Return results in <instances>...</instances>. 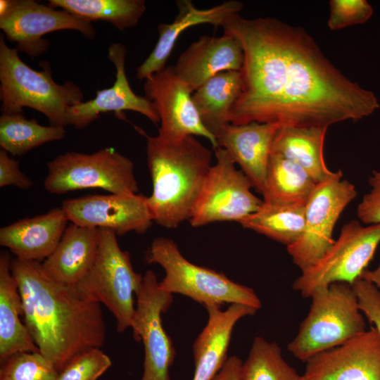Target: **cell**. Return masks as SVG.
<instances>
[{
    "label": "cell",
    "mask_w": 380,
    "mask_h": 380,
    "mask_svg": "<svg viewBox=\"0 0 380 380\" xmlns=\"http://www.w3.org/2000/svg\"><path fill=\"white\" fill-rule=\"evenodd\" d=\"M69 222L61 207L21 219L0 229V245L15 258L43 262L55 250Z\"/></svg>",
    "instance_id": "cell-21"
},
{
    "label": "cell",
    "mask_w": 380,
    "mask_h": 380,
    "mask_svg": "<svg viewBox=\"0 0 380 380\" xmlns=\"http://www.w3.org/2000/svg\"><path fill=\"white\" fill-rule=\"evenodd\" d=\"M309 312L288 350L306 362L313 355L338 346L365 331L366 323L351 284L336 282L316 291Z\"/></svg>",
    "instance_id": "cell-6"
},
{
    "label": "cell",
    "mask_w": 380,
    "mask_h": 380,
    "mask_svg": "<svg viewBox=\"0 0 380 380\" xmlns=\"http://www.w3.org/2000/svg\"><path fill=\"white\" fill-rule=\"evenodd\" d=\"M48 5L87 21L110 23L120 31L135 27L146 9L144 0H49Z\"/></svg>",
    "instance_id": "cell-29"
},
{
    "label": "cell",
    "mask_w": 380,
    "mask_h": 380,
    "mask_svg": "<svg viewBox=\"0 0 380 380\" xmlns=\"http://www.w3.org/2000/svg\"><path fill=\"white\" fill-rule=\"evenodd\" d=\"M214 149L216 162L211 165L189 221L194 227L222 221L239 222L256 212L262 200L251 191L250 179L238 170L227 151Z\"/></svg>",
    "instance_id": "cell-11"
},
{
    "label": "cell",
    "mask_w": 380,
    "mask_h": 380,
    "mask_svg": "<svg viewBox=\"0 0 380 380\" xmlns=\"http://www.w3.org/2000/svg\"><path fill=\"white\" fill-rule=\"evenodd\" d=\"M111 365L110 358L100 348H91L72 357L56 380H96Z\"/></svg>",
    "instance_id": "cell-33"
},
{
    "label": "cell",
    "mask_w": 380,
    "mask_h": 380,
    "mask_svg": "<svg viewBox=\"0 0 380 380\" xmlns=\"http://www.w3.org/2000/svg\"><path fill=\"white\" fill-rule=\"evenodd\" d=\"M65 132V127L42 125L22 113H2L0 117V146L13 156H21L46 143L61 140Z\"/></svg>",
    "instance_id": "cell-30"
},
{
    "label": "cell",
    "mask_w": 380,
    "mask_h": 380,
    "mask_svg": "<svg viewBox=\"0 0 380 380\" xmlns=\"http://www.w3.org/2000/svg\"><path fill=\"white\" fill-rule=\"evenodd\" d=\"M360 311L380 335V291L371 282L359 277L352 284Z\"/></svg>",
    "instance_id": "cell-35"
},
{
    "label": "cell",
    "mask_w": 380,
    "mask_h": 380,
    "mask_svg": "<svg viewBox=\"0 0 380 380\" xmlns=\"http://www.w3.org/2000/svg\"><path fill=\"white\" fill-rule=\"evenodd\" d=\"M328 127L280 126L274 136L272 153L279 154L305 170L317 182L331 175L324 158Z\"/></svg>",
    "instance_id": "cell-25"
},
{
    "label": "cell",
    "mask_w": 380,
    "mask_h": 380,
    "mask_svg": "<svg viewBox=\"0 0 380 380\" xmlns=\"http://www.w3.org/2000/svg\"><path fill=\"white\" fill-rule=\"evenodd\" d=\"M305 206L262 203L239 223L244 228L286 245L296 242L305 227Z\"/></svg>",
    "instance_id": "cell-28"
},
{
    "label": "cell",
    "mask_w": 380,
    "mask_h": 380,
    "mask_svg": "<svg viewBox=\"0 0 380 380\" xmlns=\"http://www.w3.org/2000/svg\"><path fill=\"white\" fill-rule=\"evenodd\" d=\"M44 187L61 195L86 189H101L114 194H136L139 191L132 160L112 147L93 153L69 151L47 163Z\"/></svg>",
    "instance_id": "cell-8"
},
{
    "label": "cell",
    "mask_w": 380,
    "mask_h": 380,
    "mask_svg": "<svg viewBox=\"0 0 380 380\" xmlns=\"http://www.w3.org/2000/svg\"><path fill=\"white\" fill-rule=\"evenodd\" d=\"M360 277L372 283L380 291V262L376 268L373 270L366 269Z\"/></svg>",
    "instance_id": "cell-39"
},
{
    "label": "cell",
    "mask_w": 380,
    "mask_h": 380,
    "mask_svg": "<svg viewBox=\"0 0 380 380\" xmlns=\"http://www.w3.org/2000/svg\"><path fill=\"white\" fill-rule=\"evenodd\" d=\"M146 97L154 105L160 126L157 137L167 142L180 141L190 136L203 137L213 148L215 137L203 125L192 100V91L176 74L174 65L166 66L144 80Z\"/></svg>",
    "instance_id": "cell-14"
},
{
    "label": "cell",
    "mask_w": 380,
    "mask_h": 380,
    "mask_svg": "<svg viewBox=\"0 0 380 380\" xmlns=\"http://www.w3.org/2000/svg\"><path fill=\"white\" fill-rule=\"evenodd\" d=\"M370 189L357 205V216L367 225L380 223V170L373 171L369 178Z\"/></svg>",
    "instance_id": "cell-36"
},
{
    "label": "cell",
    "mask_w": 380,
    "mask_h": 380,
    "mask_svg": "<svg viewBox=\"0 0 380 380\" xmlns=\"http://www.w3.org/2000/svg\"><path fill=\"white\" fill-rule=\"evenodd\" d=\"M146 260L164 270L165 277L158 282L162 291L186 296L205 308L239 303L258 310L261 308V301L253 289L233 281L223 273L189 262L170 239H155Z\"/></svg>",
    "instance_id": "cell-5"
},
{
    "label": "cell",
    "mask_w": 380,
    "mask_h": 380,
    "mask_svg": "<svg viewBox=\"0 0 380 380\" xmlns=\"http://www.w3.org/2000/svg\"><path fill=\"white\" fill-rule=\"evenodd\" d=\"M380 243V223L345 224L337 240L313 265L301 271L292 288L303 298L336 282L353 284L366 270Z\"/></svg>",
    "instance_id": "cell-9"
},
{
    "label": "cell",
    "mask_w": 380,
    "mask_h": 380,
    "mask_svg": "<svg viewBox=\"0 0 380 380\" xmlns=\"http://www.w3.org/2000/svg\"><path fill=\"white\" fill-rule=\"evenodd\" d=\"M135 128L146 139L153 186L147 204L153 221L167 229L177 228L191 216L211 166L212 152L194 136L167 142Z\"/></svg>",
    "instance_id": "cell-3"
},
{
    "label": "cell",
    "mask_w": 380,
    "mask_h": 380,
    "mask_svg": "<svg viewBox=\"0 0 380 380\" xmlns=\"http://www.w3.org/2000/svg\"><path fill=\"white\" fill-rule=\"evenodd\" d=\"M242 87L240 71L232 70L217 74L193 92L192 100L200 118L215 137L230 123V113Z\"/></svg>",
    "instance_id": "cell-26"
},
{
    "label": "cell",
    "mask_w": 380,
    "mask_h": 380,
    "mask_svg": "<svg viewBox=\"0 0 380 380\" xmlns=\"http://www.w3.org/2000/svg\"><path fill=\"white\" fill-rule=\"evenodd\" d=\"M242 363L235 355L228 357L213 380H239Z\"/></svg>",
    "instance_id": "cell-38"
},
{
    "label": "cell",
    "mask_w": 380,
    "mask_h": 380,
    "mask_svg": "<svg viewBox=\"0 0 380 380\" xmlns=\"http://www.w3.org/2000/svg\"><path fill=\"white\" fill-rule=\"evenodd\" d=\"M224 34L241 44L243 87L230 123L327 127L379 108L376 95L337 69L302 27L274 18H229Z\"/></svg>",
    "instance_id": "cell-1"
},
{
    "label": "cell",
    "mask_w": 380,
    "mask_h": 380,
    "mask_svg": "<svg viewBox=\"0 0 380 380\" xmlns=\"http://www.w3.org/2000/svg\"><path fill=\"white\" fill-rule=\"evenodd\" d=\"M327 25L338 30L367 22L373 14L372 6L366 0H331Z\"/></svg>",
    "instance_id": "cell-34"
},
{
    "label": "cell",
    "mask_w": 380,
    "mask_h": 380,
    "mask_svg": "<svg viewBox=\"0 0 380 380\" xmlns=\"http://www.w3.org/2000/svg\"><path fill=\"white\" fill-rule=\"evenodd\" d=\"M127 49L120 43H113L108 48V58L116 69V79L109 88L96 91L94 99L80 102L70 107L67 113V124L76 129H83L107 112H115L122 118V111L141 113L153 124L160 122L159 115L153 103L146 96L136 94L132 89L125 73Z\"/></svg>",
    "instance_id": "cell-17"
},
{
    "label": "cell",
    "mask_w": 380,
    "mask_h": 380,
    "mask_svg": "<svg viewBox=\"0 0 380 380\" xmlns=\"http://www.w3.org/2000/svg\"><path fill=\"white\" fill-rule=\"evenodd\" d=\"M280 125L252 122L229 123L215 137L218 147L224 149L232 161L262 194L272 142Z\"/></svg>",
    "instance_id": "cell-18"
},
{
    "label": "cell",
    "mask_w": 380,
    "mask_h": 380,
    "mask_svg": "<svg viewBox=\"0 0 380 380\" xmlns=\"http://www.w3.org/2000/svg\"><path fill=\"white\" fill-rule=\"evenodd\" d=\"M303 380H380V335L373 325L306 362Z\"/></svg>",
    "instance_id": "cell-16"
},
{
    "label": "cell",
    "mask_w": 380,
    "mask_h": 380,
    "mask_svg": "<svg viewBox=\"0 0 380 380\" xmlns=\"http://www.w3.org/2000/svg\"><path fill=\"white\" fill-rule=\"evenodd\" d=\"M156 275L147 270L137 293V304L131 328L133 337L144 348V372L141 380H170V367L175 350L165 332L161 315L173 301L172 294L160 289Z\"/></svg>",
    "instance_id": "cell-13"
},
{
    "label": "cell",
    "mask_w": 380,
    "mask_h": 380,
    "mask_svg": "<svg viewBox=\"0 0 380 380\" xmlns=\"http://www.w3.org/2000/svg\"><path fill=\"white\" fill-rule=\"evenodd\" d=\"M239 380H303L284 359L275 342L256 336L248 356L242 363Z\"/></svg>",
    "instance_id": "cell-31"
},
{
    "label": "cell",
    "mask_w": 380,
    "mask_h": 380,
    "mask_svg": "<svg viewBox=\"0 0 380 380\" xmlns=\"http://www.w3.org/2000/svg\"><path fill=\"white\" fill-rule=\"evenodd\" d=\"M342 177L339 170L317 182L305 204L303 232L287 246L293 263L301 271L316 263L334 244V226L357 196L355 186Z\"/></svg>",
    "instance_id": "cell-10"
},
{
    "label": "cell",
    "mask_w": 380,
    "mask_h": 380,
    "mask_svg": "<svg viewBox=\"0 0 380 380\" xmlns=\"http://www.w3.org/2000/svg\"><path fill=\"white\" fill-rule=\"evenodd\" d=\"M176 5L178 13L174 21L158 25V42L148 56L137 69V77L141 80H145L166 67V62L183 31L201 24L222 27L229 18L239 14L243 7L241 1L236 0L227 1L204 9L196 8L191 0H178Z\"/></svg>",
    "instance_id": "cell-20"
},
{
    "label": "cell",
    "mask_w": 380,
    "mask_h": 380,
    "mask_svg": "<svg viewBox=\"0 0 380 380\" xmlns=\"http://www.w3.org/2000/svg\"><path fill=\"white\" fill-rule=\"evenodd\" d=\"M244 61L241 44L234 37H200L182 52L174 68L177 76L192 92L217 74L240 71Z\"/></svg>",
    "instance_id": "cell-19"
},
{
    "label": "cell",
    "mask_w": 380,
    "mask_h": 380,
    "mask_svg": "<svg viewBox=\"0 0 380 380\" xmlns=\"http://www.w3.org/2000/svg\"><path fill=\"white\" fill-rule=\"evenodd\" d=\"M33 184L32 180L20 169L19 162L1 148L0 187L13 186L21 189H28Z\"/></svg>",
    "instance_id": "cell-37"
},
{
    "label": "cell",
    "mask_w": 380,
    "mask_h": 380,
    "mask_svg": "<svg viewBox=\"0 0 380 380\" xmlns=\"http://www.w3.org/2000/svg\"><path fill=\"white\" fill-rule=\"evenodd\" d=\"M208 319L193 345L195 370L192 380H213L228 358L233 329L241 318L254 315L257 309L239 303L225 310L206 307Z\"/></svg>",
    "instance_id": "cell-22"
},
{
    "label": "cell",
    "mask_w": 380,
    "mask_h": 380,
    "mask_svg": "<svg viewBox=\"0 0 380 380\" xmlns=\"http://www.w3.org/2000/svg\"><path fill=\"white\" fill-rule=\"evenodd\" d=\"M0 361V380H56L58 374L39 352H18Z\"/></svg>",
    "instance_id": "cell-32"
},
{
    "label": "cell",
    "mask_w": 380,
    "mask_h": 380,
    "mask_svg": "<svg viewBox=\"0 0 380 380\" xmlns=\"http://www.w3.org/2000/svg\"><path fill=\"white\" fill-rule=\"evenodd\" d=\"M99 239V229L71 223L53 253L41 262L44 271L57 282L75 286L91 266Z\"/></svg>",
    "instance_id": "cell-23"
},
{
    "label": "cell",
    "mask_w": 380,
    "mask_h": 380,
    "mask_svg": "<svg viewBox=\"0 0 380 380\" xmlns=\"http://www.w3.org/2000/svg\"><path fill=\"white\" fill-rule=\"evenodd\" d=\"M317 182L302 167L272 153L262 192L263 202L305 205Z\"/></svg>",
    "instance_id": "cell-27"
},
{
    "label": "cell",
    "mask_w": 380,
    "mask_h": 380,
    "mask_svg": "<svg viewBox=\"0 0 380 380\" xmlns=\"http://www.w3.org/2000/svg\"><path fill=\"white\" fill-rule=\"evenodd\" d=\"M11 255H0V360L18 352H39L27 327L22 323V298L11 272ZM40 353V352H39Z\"/></svg>",
    "instance_id": "cell-24"
},
{
    "label": "cell",
    "mask_w": 380,
    "mask_h": 380,
    "mask_svg": "<svg viewBox=\"0 0 380 380\" xmlns=\"http://www.w3.org/2000/svg\"><path fill=\"white\" fill-rule=\"evenodd\" d=\"M11 272L22 298L24 324L40 353L58 372L75 355L104 344L101 303L50 278L41 262L14 258Z\"/></svg>",
    "instance_id": "cell-2"
},
{
    "label": "cell",
    "mask_w": 380,
    "mask_h": 380,
    "mask_svg": "<svg viewBox=\"0 0 380 380\" xmlns=\"http://www.w3.org/2000/svg\"><path fill=\"white\" fill-rule=\"evenodd\" d=\"M61 208L72 224L114 232L117 236L146 232L153 222L147 196L140 194H94L69 198Z\"/></svg>",
    "instance_id": "cell-15"
},
{
    "label": "cell",
    "mask_w": 380,
    "mask_h": 380,
    "mask_svg": "<svg viewBox=\"0 0 380 380\" xmlns=\"http://www.w3.org/2000/svg\"><path fill=\"white\" fill-rule=\"evenodd\" d=\"M38 71L19 57L17 48L9 47L0 37V99L4 114L22 113L29 107L43 113L51 125L65 127L70 107L83 101L80 88L72 82L56 83L50 65L40 63Z\"/></svg>",
    "instance_id": "cell-4"
},
{
    "label": "cell",
    "mask_w": 380,
    "mask_h": 380,
    "mask_svg": "<svg viewBox=\"0 0 380 380\" xmlns=\"http://www.w3.org/2000/svg\"><path fill=\"white\" fill-rule=\"evenodd\" d=\"M142 277L134 270L129 252L120 248L116 234L99 229L94 262L73 287L82 298L104 304L122 333L131 327L136 309L134 295L140 289Z\"/></svg>",
    "instance_id": "cell-7"
},
{
    "label": "cell",
    "mask_w": 380,
    "mask_h": 380,
    "mask_svg": "<svg viewBox=\"0 0 380 380\" xmlns=\"http://www.w3.org/2000/svg\"><path fill=\"white\" fill-rule=\"evenodd\" d=\"M0 28L18 51L32 58L49 49L46 34L73 30L89 39L96 34L91 22L34 0H1Z\"/></svg>",
    "instance_id": "cell-12"
}]
</instances>
